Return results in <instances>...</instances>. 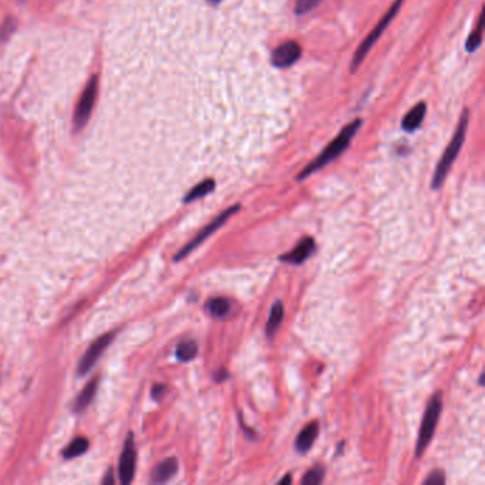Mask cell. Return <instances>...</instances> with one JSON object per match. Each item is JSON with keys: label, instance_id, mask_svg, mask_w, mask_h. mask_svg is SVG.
<instances>
[{"label": "cell", "instance_id": "1", "mask_svg": "<svg viewBox=\"0 0 485 485\" xmlns=\"http://www.w3.org/2000/svg\"><path fill=\"white\" fill-rule=\"evenodd\" d=\"M363 121L362 120H355L353 123L347 124L346 127H343V130L339 132V136L325 148L317 158H315L312 163L298 175V181H303L308 177H310L312 174H315L316 171H319L320 168L326 167L329 163L335 158H337L342 152H344V150L352 143L353 137L356 136V132L359 131V128L362 127Z\"/></svg>", "mask_w": 485, "mask_h": 485}, {"label": "cell", "instance_id": "2", "mask_svg": "<svg viewBox=\"0 0 485 485\" xmlns=\"http://www.w3.org/2000/svg\"><path fill=\"white\" fill-rule=\"evenodd\" d=\"M467 127H468V110H464L460 118V123L457 125L455 134L451 140V143L447 146L441 159L439 161L434 177H433V182H431V186H433V190H440L441 185L444 184L455 158L460 154L463 144L466 141V134H467Z\"/></svg>", "mask_w": 485, "mask_h": 485}, {"label": "cell", "instance_id": "3", "mask_svg": "<svg viewBox=\"0 0 485 485\" xmlns=\"http://www.w3.org/2000/svg\"><path fill=\"white\" fill-rule=\"evenodd\" d=\"M441 412H443V394L441 391H439L431 397V400L428 401L425 407L421 427H420V433L417 437V444H416V458H420L424 454L425 448L428 447L431 440H433Z\"/></svg>", "mask_w": 485, "mask_h": 485}, {"label": "cell", "instance_id": "4", "mask_svg": "<svg viewBox=\"0 0 485 485\" xmlns=\"http://www.w3.org/2000/svg\"><path fill=\"white\" fill-rule=\"evenodd\" d=\"M404 0H394L393 5L390 6V9L387 10V13L383 16V19L377 23L376 28L369 33V36L364 39V42L358 47L356 53H355V58H353V62H352V71L355 73L358 70V67L362 64V62L364 60L366 55L370 51V48L376 44V42L380 39V36H383L385 30L387 29V26L390 24V21L394 19V16L397 15V12L400 10L401 5H403Z\"/></svg>", "mask_w": 485, "mask_h": 485}, {"label": "cell", "instance_id": "5", "mask_svg": "<svg viewBox=\"0 0 485 485\" xmlns=\"http://www.w3.org/2000/svg\"><path fill=\"white\" fill-rule=\"evenodd\" d=\"M239 209H240V205H233V206L225 209L224 212H221L217 218H215L212 222H209V224L190 242V244H186V245L175 255L174 261H175V262L182 261L185 256L190 255L194 249H197L198 247H201V244H204V242H205L212 233H215L220 228H222V227L225 225V222L232 217V215H235Z\"/></svg>", "mask_w": 485, "mask_h": 485}, {"label": "cell", "instance_id": "6", "mask_svg": "<svg viewBox=\"0 0 485 485\" xmlns=\"http://www.w3.org/2000/svg\"><path fill=\"white\" fill-rule=\"evenodd\" d=\"M97 93H98V78L97 76L91 77L89 85L86 86L80 101L77 104V109L74 113V127L76 130H82L87 121L90 120L91 112L94 109V104L97 100Z\"/></svg>", "mask_w": 485, "mask_h": 485}, {"label": "cell", "instance_id": "7", "mask_svg": "<svg viewBox=\"0 0 485 485\" xmlns=\"http://www.w3.org/2000/svg\"><path fill=\"white\" fill-rule=\"evenodd\" d=\"M113 339H114V333L103 335L87 349V352L85 353V356L82 359H80V363L77 367V371L80 376L87 374L96 366V363L98 362L101 355L105 352V349L112 344Z\"/></svg>", "mask_w": 485, "mask_h": 485}, {"label": "cell", "instance_id": "8", "mask_svg": "<svg viewBox=\"0 0 485 485\" xmlns=\"http://www.w3.org/2000/svg\"><path fill=\"white\" fill-rule=\"evenodd\" d=\"M136 461H137L136 444H134L132 434H130L124 443L123 454L120 457V464H118V477L121 484L127 485L132 481L134 474H136Z\"/></svg>", "mask_w": 485, "mask_h": 485}, {"label": "cell", "instance_id": "9", "mask_svg": "<svg viewBox=\"0 0 485 485\" xmlns=\"http://www.w3.org/2000/svg\"><path fill=\"white\" fill-rule=\"evenodd\" d=\"M302 56V47L293 40L279 44L272 53V64L278 69H288Z\"/></svg>", "mask_w": 485, "mask_h": 485}, {"label": "cell", "instance_id": "10", "mask_svg": "<svg viewBox=\"0 0 485 485\" xmlns=\"http://www.w3.org/2000/svg\"><path fill=\"white\" fill-rule=\"evenodd\" d=\"M315 251H316L315 239L310 236H306L299 242L298 245H296L294 249H292L290 252H288L285 255H281L279 261L285 262V263H290V265H302L313 255Z\"/></svg>", "mask_w": 485, "mask_h": 485}, {"label": "cell", "instance_id": "11", "mask_svg": "<svg viewBox=\"0 0 485 485\" xmlns=\"http://www.w3.org/2000/svg\"><path fill=\"white\" fill-rule=\"evenodd\" d=\"M319 434V423L317 421H312L309 423L301 433L299 436L296 437V443L294 447L301 454H306L315 444V440Z\"/></svg>", "mask_w": 485, "mask_h": 485}, {"label": "cell", "instance_id": "12", "mask_svg": "<svg viewBox=\"0 0 485 485\" xmlns=\"http://www.w3.org/2000/svg\"><path fill=\"white\" fill-rule=\"evenodd\" d=\"M178 471V460L174 457L166 458L164 461H161L152 471V482L161 484L170 481Z\"/></svg>", "mask_w": 485, "mask_h": 485}, {"label": "cell", "instance_id": "13", "mask_svg": "<svg viewBox=\"0 0 485 485\" xmlns=\"http://www.w3.org/2000/svg\"><path fill=\"white\" fill-rule=\"evenodd\" d=\"M425 113H427L425 103H418L417 105H414L413 109L406 114V117H404L403 121H401L403 130H406L409 132L416 131L421 125V123H423V120L425 117Z\"/></svg>", "mask_w": 485, "mask_h": 485}, {"label": "cell", "instance_id": "14", "mask_svg": "<svg viewBox=\"0 0 485 485\" xmlns=\"http://www.w3.org/2000/svg\"><path fill=\"white\" fill-rule=\"evenodd\" d=\"M285 317V308L283 303L281 301H276L272 308H271V313H269V319L266 321V336L269 339H272L276 332L279 330L282 321Z\"/></svg>", "mask_w": 485, "mask_h": 485}, {"label": "cell", "instance_id": "15", "mask_svg": "<svg viewBox=\"0 0 485 485\" xmlns=\"http://www.w3.org/2000/svg\"><path fill=\"white\" fill-rule=\"evenodd\" d=\"M97 389H98V379H94V380H91L82 391H80V394L77 396V398H76V401H74L73 410H74L76 413H82V412H85V410L90 406V403L94 400L96 393H97Z\"/></svg>", "mask_w": 485, "mask_h": 485}, {"label": "cell", "instance_id": "16", "mask_svg": "<svg viewBox=\"0 0 485 485\" xmlns=\"http://www.w3.org/2000/svg\"><path fill=\"white\" fill-rule=\"evenodd\" d=\"M205 309L213 319H224L227 317L232 310V303L229 299L218 296V298H212L205 303Z\"/></svg>", "mask_w": 485, "mask_h": 485}, {"label": "cell", "instance_id": "17", "mask_svg": "<svg viewBox=\"0 0 485 485\" xmlns=\"http://www.w3.org/2000/svg\"><path fill=\"white\" fill-rule=\"evenodd\" d=\"M213 190H215V181L212 178H208V179L200 182L198 185H195L193 190L185 195L184 202L185 204L194 202V201H197L200 198H204V197L209 195L211 193H213Z\"/></svg>", "mask_w": 485, "mask_h": 485}, {"label": "cell", "instance_id": "18", "mask_svg": "<svg viewBox=\"0 0 485 485\" xmlns=\"http://www.w3.org/2000/svg\"><path fill=\"white\" fill-rule=\"evenodd\" d=\"M198 355V344L195 340H184L177 346L175 356L179 362H191Z\"/></svg>", "mask_w": 485, "mask_h": 485}, {"label": "cell", "instance_id": "19", "mask_svg": "<svg viewBox=\"0 0 485 485\" xmlns=\"http://www.w3.org/2000/svg\"><path fill=\"white\" fill-rule=\"evenodd\" d=\"M89 440L87 439H83V437H78L74 441H71L63 451V455L64 458H76L78 455H82L85 454L87 450H89Z\"/></svg>", "mask_w": 485, "mask_h": 485}, {"label": "cell", "instance_id": "20", "mask_svg": "<svg viewBox=\"0 0 485 485\" xmlns=\"http://www.w3.org/2000/svg\"><path fill=\"white\" fill-rule=\"evenodd\" d=\"M325 478V468L321 466H316L313 468H310L305 477L302 478V484L303 485H317Z\"/></svg>", "mask_w": 485, "mask_h": 485}, {"label": "cell", "instance_id": "21", "mask_svg": "<svg viewBox=\"0 0 485 485\" xmlns=\"http://www.w3.org/2000/svg\"><path fill=\"white\" fill-rule=\"evenodd\" d=\"M482 17H484V16L481 15L475 32H473V33L470 35V37L467 39L466 47H467V50H468L470 53L475 51V50L479 47V44L482 43V26H484V24H482Z\"/></svg>", "mask_w": 485, "mask_h": 485}, {"label": "cell", "instance_id": "22", "mask_svg": "<svg viewBox=\"0 0 485 485\" xmlns=\"http://www.w3.org/2000/svg\"><path fill=\"white\" fill-rule=\"evenodd\" d=\"M320 2H321V0H296L294 13L298 15V16L306 15L308 12L315 9Z\"/></svg>", "mask_w": 485, "mask_h": 485}, {"label": "cell", "instance_id": "23", "mask_svg": "<svg viewBox=\"0 0 485 485\" xmlns=\"http://www.w3.org/2000/svg\"><path fill=\"white\" fill-rule=\"evenodd\" d=\"M16 29V20L15 19H8L2 28H0V40H6Z\"/></svg>", "mask_w": 485, "mask_h": 485}, {"label": "cell", "instance_id": "24", "mask_svg": "<svg viewBox=\"0 0 485 485\" xmlns=\"http://www.w3.org/2000/svg\"><path fill=\"white\" fill-rule=\"evenodd\" d=\"M444 482H446V475L443 471H433L424 481V484L427 485H440Z\"/></svg>", "mask_w": 485, "mask_h": 485}, {"label": "cell", "instance_id": "25", "mask_svg": "<svg viewBox=\"0 0 485 485\" xmlns=\"http://www.w3.org/2000/svg\"><path fill=\"white\" fill-rule=\"evenodd\" d=\"M166 390H167V386H166V385H155V386L152 387V390H151V394H152V397H154L155 400H159L161 397L164 396Z\"/></svg>", "mask_w": 485, "mask_h": 485}, {"label": "cell", "instance_id": "26", "mask_svg": "<svg viewBox=\"0 0 485 485\" xmlns=\"http://www.w3.org/2000/svg\"><path fill=\"white\" fill-rule=\"evenodd\" d=\"M228 371L225 370V369H220L217 373H215V376H213V379H215V382H218V383H222V382H225L227 379H228Z\"/></svg>", "mask_w": 485, "mask_h": 485}, {"label": "cell", "instance_id": "27", "mask_svg": "<svg viewBox=\"0 0 485 485\" xmlns=\"http://www.w3.org/2000/svg\"><path fill=\"white\" fill-rule=\"evenodd\" d=\"M292 481H293V479H292V475L288 474L285 478H282V479L279 481V484H281V485H289V484H292Z\"/></svg>", "mask_w": 485, "mask_h": 485}, {"label": "cell", "instance_id": "28", "mask_svg": "<svg viewBox=\"0 0 485 485\" xmlns=\"http://www.w3.org/2000/svg\"><path fill=\"white\" fill-rule=\"evenodd\" d=\"M103 482H104V484H113V482H114V478H113V474H112V473H110V474H109V477H107V478H105V479H103Z\"/></svg>", "mask_w": 485, "mask_h": 485}, {"label": "cell", "instance_id": "29", "mask_svg": "<svg viewBox=\"0 0 485 485\" xmlns=\"http://www.w3.org/2000/svg\"><path fill=\"white\" fill-rule=\"evenodd\" d=\"M208 2L212 5V6H218L222 0H208Z\"/></svg>", "mask_w": 485, "mask_h": 485}, {"label": "cell", "instance_id": "30", "mask_svg": "<svg viewBox=\"0 0 485 485\" xmlns=\"http://www.w3.org/2000/svg\"><path fill=\"white\" fill-rule=\"evenodd\" d=\"M484 385V373H481V376H479V386H482Z\"/></svg>", "mask_w": 485, "mask_h": 485}]
</instances>
